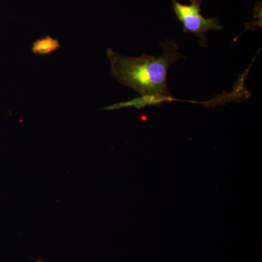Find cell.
I'll return each instance as SVG.
<instances>
[{
	"instance_id": "cell-1",
	"label": "cell",
	"mask_w": 262,
	"mask_h": 262,
	"mask_svg": "<svg viewBox=\"0 0 262 262\" xmlns=\"http://www.w3.org/2000/svg\"><path fill=\"white\" fill-rule=\"evenodd\" d=\"M160 45L163 52L158 57L143 53L141 57L136 58L121 56L110 48L106 51L113 77L122 85L139 93L144 106L173 100L167 84V75L170 66L184 58L173 40L166 39Z\"/></svg>"
},
{
	"instance_id": "cell-2",
	"label": "cell",
	"mask_w": 262,
	"mask_h": 262,
	"mask_svg": "<svg viewBox=\"0 0 262 262\" xmlns=\"http://www.w3.org/2000/svg\"><path fill=\"white\" fill-rule=\"evenodd\" d=\"M172 8L177 20L183 25V32L191 33L200 39L202 48L208 46L206 32L208 31H220L223 29L219 16L204 18L201 14L202 0H190V4L179 3L178 0H171Z\"/></svg>"
},
{
	"instance_id": "cell-3",
	"label": "cell",
	"mask_w": 262,
	"mask_h": 262,
	"mask_svg": "<svg viewBox=\"0 0 262 262\" xmlns=\"http://www.w3.org/2000/svg\"><path fill=\"white\" fill-rule=\"evenodd\" d=\"M61 48V44L58 39L46 36L36 39L33 43L32 51L34 54L39 56H47Z\"/></svg>"
}]
</instances>
